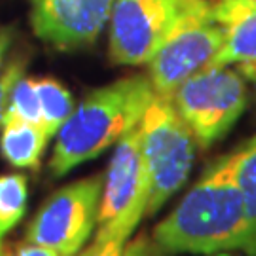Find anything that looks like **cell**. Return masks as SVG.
I'll use <instances>...</instances> for the list:
<instances>
[{
  "label": "cell",
  "mask_w": 256,
  "mask_h": 256,
  "mask_svg": "<svg viewBox=\"0 0 256 256\" xmlns=\"http://www.w3.org/2000/svg\"><path fill=\"white\" fill-rule=\"evenodd\" d=\"M154 243L165 252L250 254V224L234 174V154L214 162L174 210L154 230Z\"/></svg>",
  "instance_id": "6da1fadb"
},
{
  "label": "cell",
  "mask_w": 256,
  "mask_h": 256,
  "mask_svg": "<svg viewBox=\"0 0 256 256\" xmlns=\"http://www.w3.org/2000/svg\"><path fill=\"white\" fill-rule=\"evenodd\" d=\"M154 88L144 74H135L90 93L57 131L50 162L54 176H64L74 167L92 162L140 124Z\"/></svg>",
  "instance_id": "7a4b0ae2"
},
{
  "label": "cell",
  "mask_w": 256,
  "mask_h": 256,
  "mask_svg": "<svg viewBox=\"0 0 256 256\" xmlns=\"http://www.w3.org/2000/svg\"><path fill=\"white\" fill-rule=\"evenodd\" d=\"M207 16H212L210 0H116L110 18V61L148 64L180 28Z\"/></svg>",
  "instance_id": "3957f363"
},
{
  "label": "cell",
  "mask_w": 256,
  "mask_h": 256,
  "mask_svg": "<svg viewBox=\"0 0 256 256\" xmlns=\"http://www.w3.org/2000/svg\"><path fill=\"white\" fill-rule=\"evenodd\" d=\"M196 138L171 97L154 95L140 120V150L150 180L146 216H152L165 202L182 188L192 173Z\"/></svg>",
  "instance_id": "277c9868"
},
{
  "label": "cell",
  "mask_w": 256,
  "mask_h": 256,
  "mask_svg": "<svg viewBox=\"0 0 256 256\" xmlns=\"http://www.w3.org/2000/svg\"><path fill=\"white\" fill-rule=\"evenodd\" d=\"M171 101L198 146L205 150L224 137L245 112L247 80L238 68L210 66L178 86Z\"/></svg>",
  "instance_id": "5b68a950"
},
{
  "label": "cell",
  "mask_w": 256,
  "mask_h": 256,
  "mask_svg": "<svg viewBox=\"0 0 256 256\" xmlns=\"http://www.w3.org/2000/svg\"><path fill=\"white\" fill-rule=\"evenodd\" d=\"M148 200L150 180L140 150L138 124L116 144L114 156L104 173L95 245H101L108 239H120L128 243L140 218L146 216Z\"/></svg>",
  "instance_id": "8992f818"
},
{
  "label": "cell",
  "mask_w": 256,
  "mask_h": 256,
  "mask_svg": "<svg viewBox=\"0 0 256 256\" xmlns=\"http://www.w3.org/2000/svg\"><path fill=\"white\" fill-rule=\"evenodd\" d=\"M104 174H93L63 186L40 207L27 228V241L76 256L97 226Z\"/></svg>",
  "instance_id": "52a82bcc"
},
{
  "label": "cell",
  "mask_w": 256,
  "mask_h": 256,
  "mask_svg": "<svg viewBox=\"0 0 256 256\" xmlns=\"http://www.w3.org/2000/svg\"><path fill=\"white\" fill-rule=\"evenodd\" d=\"M226 38V27L212 16L180 28L148 61V80L156 95L171 97L194 74L209 68Z\"/></svg>",
  "instance_id": "ba28073f"
},
{
  "label": "cell",
  "mask_w": 256,
  "mask_h": 256,
  "mask_svg": "<svg viewBox=\"0 0 256 256\" xmlns=\"http://www.w3.org/2000/svg\"><path fill=\"white\" fill-rule=\"evenodd\" d=\"M116 0H30V25L59 50L93 44L112 18Z\"/></svg>",
  "instance_id": "9c48e42d"
},
{
  "label": "cell",
  "mask_w": 256,
  "mask_h": 256,
  "mask_svg": "<svg viewBox=\"0 0 256 256\" xmlns=\"http://www.w3.org/2000/svg\"><path fill=\"white\" fill-rule=\"evenodd\" d=\"M216 23L226 27V38L210 66H232L256 61V8L212 10ZM209 66V68H210Z\"/></svg>",
  "instance_id": "30bf717a"
},
{
  "label": "cell",
  "mask_w": 256,
  "mask_h": 256,
  "mask_svg": "<svg viewBox=\"0 0 256 256\" xmlns=\"http://www.w3.org/2000/svg\"><path fill=\"white\" fill-rule=\"evenodd\" d=\"M52 135L40 124L4 120L0 129V152L12 167L38 169Z\"/></svg>",
  "instance_id": "8fae6325"
},
{
  "label": "cell",
  "mask_w": 256,
  "mask_h": 256,
  "mask_svg": "<svg viewBox=\"0 0 256 256\" xmlns=\"http://www.w3.org/2000/svg\"><path fill=\"white\" fill-rule=\"evenodd\" d=\"M38 101H40V114L42 126L48 133L55 137L57 131L63 128V124L74 110V101L70 92L54 78L36 80Z\"/></svg>",
  "instance_id": "7c38bea8"
},
{
  "label": "cell",
  "mask_w": 256,
  "mask_h": 256,
  "mask_svg": "<svg viewBox=\"0 0 256 256\" xmlns=\"http://www.w3.org/2000/svg\"><path fill=\"white\" fill-rule=\"evenodd\" d=\"M234 174L238 180L250 224V254L256 256V137L234 152Z\"/></svg>",
  "instance_id": "4fadbf2b"
},
{
  "label": "cell",
  "mask_w": 256,
  "mask_h": 256,
  "mask_svg": "<svg viewBox=\"0 0 256 256\" xmlns=\"http://www.w3.org/2000/svg\"><path fill=\"white\" fill-rule=\"evenodd\" d=\"M28 182L25 174L12 173L0 176V239H6L25 216Z\"/></svg>",
  "instance_id": "5bb4252c"
},
{
  "label": "cell",
  "mask_w": 256,
  "mask_h": 256,
  "mask_svg": "<svg viewBox=\"0 0 256 256\" xmlns=\"http://www.w3.org/2000/svg\"><path fill=\"white\" fill-rule=\"evenodd\" d=\"M4 120H21V122L40 124L42 126L36 80L27 78V76H21L18 82H16V86L12 88V93H10L8 108H6Z\"/></svg>",
  "instance_id": "9a60e30c"
},
{
  "label": "cell",
  "mask_w": 256,
  "mask_h": 256,
  "mask_svg": "<svg viewBox=\"0 0 256 256\" xmlns=\"http://www.w3.org/2000/svg\"><path fill=\"white\" fill-rule=\"evenodd\" d=\"M25 68H27V57L19 54L14 59H10V63L2 66V70H0V129L4 124L12 88L16 86V82L21 76H25Z\"/></svg>",
  "instance_id": "2e32d148"
},
{
  "label": "cell",
  "mask_w": 256,
  "mask_h": 256,
  "mask_svg": "<svg viewBox=\"0 0 256 256\" xmlns=\"http://www.w3.org/2000/svg\"><path fill=\"white\" fill-rule=\"evenodd\" d=\"M95 245V243H93ZM150 248L140 247V243L137 245H131V250H126V241H120V239H108L101 245H95L92 256H150Z\"/></svg>",
  "instance_id": "e0dca14e"
},
{
  "label": "cell",
  "mask_w": 256,
  "mask_h": 256,
  "mask_svg": "<svg viewBox=\"0 0 256 256\" xmlns=\"http://www.w3.org/2000/svg\"><path fill=\"white\" fill-rule=\"evenodd\" d=\"M14 256H61L59 252H55L54 248H48L44 245L38 243H23L21 247H18V250H14Z\"/></svg>",
  "instance_id": "ac0fdd59"
},
{
  "label": "cell",
  "mask_w": 256,
  "mask_h": 256,
  "mask_svg": "<svg viewBox=\"0 0 256 256\" xmlns=\"http://www.w3.org/2000/svg\"><path fill=\"white\" fill-rule=\"evenodd\" d=\"M212 10L230 8H256V0H210Z\"/></svg>",
  "instance_id": "d6986e66"
},
{
  "label": "cell",
  "mask_w": 256,
  "mask_h": 256,
  "mask_svg": "<svg viewBox=\"0 0 256 256\" xmlns=\"http://www.w3.org/2000/svg\"><path fill=\"white\" fill-rule=\"evenodd\" d=\"M12 38H14L12 28L0 25V70H2V66H4V57H6L10 46H12Z\"/></svg>",
  "instance_id": "ffe728a7"
},
{
  "label": "cell",
  "mask_w": 256,
  "mask_h": 256,
  "mask_svg": "<svg viewBox=\"0 0 256 256\" xmlns=\"http://www.w3.org/2000/svg\"><path fill=\"white\" fill-rule=\"evenodd\" d=\"M238 70L241 72V76L250 82V86L254 88V93H256V61L254 63H241L238 64Z\"/></svg>",
  "instance_id": "44dd1931"
},
{
  "label": "cell",
  "mask_w": 256,
  "mask_h": 256,
  "mask_svg": "<svg viewBox=\"0 0 256 256\" xmlns=\"http://www.w3.org/2000/svg\"><path fill=\"white\" fill-rule=\"evenodd\" d=\"M0 256H14V248L4 239H0Z\"/></svg>",
  "instance_id": "7402d4cb"
},
{
  "label": "cell",
  "mask_w": 256,
  "mask_h": 256,
  "mask_svg": "<svg viewBox=\"0 0 256 256\" xmlns=\"http://www.w3.org/2000/svg\"><path fill=\"white\" fill-rule=\"evenodd\" d=\"M209 256H241V254H238V250H226V252H214V254H209Z\"/></svg>",
  "instance_id": "603a6c76"
},
{
  "label": "cell",
  "mask_w": 256,
  "mask_h": 256,
  "mask_svg": "<svg viewBox=\"0 0 256 256\" xmlns=\"http://www.w3.org/2000/svg\"><path fill=\"white\" fill-rule=\"evenodd\" d=\"M93 250H95V245H92L90 248H86L84 252H80V254H76V256H92V254H93Z\"/></svg>",
  "instance_id": "cb8c5ba5"
}]
</instances>
